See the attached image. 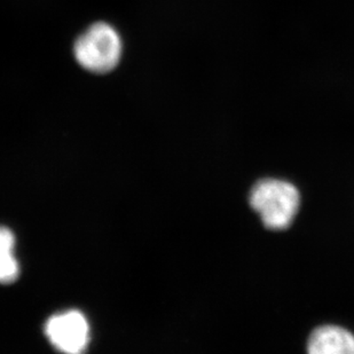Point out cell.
Instances as JSON below:
<instances>
[{"instance_id": "cell-1", "label": "cell", "mask_w": 354, "mask_h": 354, "mask_svg": "<svg viewBox=\"0 0 354 354\" xmlns=\"http://www.w3.org/2000/svg\"><path fill=\"white\" fill-rule=\"evenodd\" d=\"M249 202L265 227L282 231L294 221L301 205V195L290 183L270 178L254 184Z\"/></svg>"}, {"instance_id": "cell-2", "label": "cell", "mask_w": 354, "mask_h": 354, "mask_svg": "<svg viewBox=\"0 0 354 354\" xmlns=\"http://www.w3.org/2000/svg\"><path fill=\"white\" fill-rule=\"evenodd\" d=\"M78 64L95 74L114 71L122 55V40L111 24L99 22L88 28L75 43Z\"/></svg>"}, {"instance_id": "cell-3", "label": "cell", "mask_w": 354, "mask_h": 354, "mask_svg": "<svg viewBox=\"0 0 354 354\" xmlns=\"http://www.w3.org/2000/svg\"><path fill=\"white\" fill-rule=\"evenodd\" d=\"M45 333L50 344L64 354H84L90 343V326L80 311H67L47 320Z\"/></svg>"}, {"instance_id": "cell-4", "label": "cell", "mask_w": 354, "mask_h": 354, "mask_svg": "<svg viewBox=\"0 0 354 354\" xmlns=\"http://www.w3.org/2000/svg\"><path fill=\"white\" fill-rule=\"evenodd\" d=\"M308 354H354V335L338 326H321L308 338Z\"/></svg>"}, {"instance_id": "cell-5", "label": "cell", "mask_w": 354, "mask_h": 354, "mask_svg": "<svg viewBox=\"0 0 354 354\" xmlns=\"http://www.w3.org/2000/svg\"><path fill=\"white\" fill-rule=\"evenodd\" d=\"M20 268L14 254L0 258V283H10L17 280Z\"/></svg>"}, {"instance_id": "cell-6", "label": "cell", "mask_w": 354, "mask_h": 354, "mask_svg": "<svg viewBox=\"0 0 354 354\" xmlns=\"http://www.w3.org/2000/svg\"><path fill=\"white\" fill-rule=\"evenodd\" d=\"M15 237L8 228L0 226V258L14 254Z\"/></svg>"}]
</instances>
